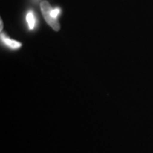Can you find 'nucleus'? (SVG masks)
Instances as JSON below:
<instances>
[{
	"label": "nucleus",
	"mask_w": 153,
	"mask_h": 153,
	"mask_svg": "<svg viewBox=\"0 0 153 153\" xmlns=\"http://www.w3.org/2000/svg\"><path fill=\"white\" fill-rule=\"evenodd\" d=\"M40 8H41L42 14H43V16L44 17V20L49 24V26H50L51 27L53 28L55 32L60 31V23H59L57 19H55V18H54V17L51 16V10L53 9H52L51 5L49 4V2L48 1L42 2L41 4H40Z\"/></svg>",
	"instance_id": "1"
},
{
	"label": "nucleus",
	"mask_w": 153,
	"mask_h": 153,
	"mask_svg": "<svg viewBox=\"0 0 153 153\" xmlns=\"http://www.w3.org/2000/svg\"><path fill=\"white\" fill-rule=\"evenodd\" d=\"M1 40L3 43H4L5 45H7L8 47H10V49H19L21 46H22V44L20 42H17L14 39H11V38L6 37V35L4 33L3 34V32L1 33Z\"/></svg>",
	"instance_id": "2"
},
{
	"label": "nucleus",
	"mask_w": 153,
	"mask_h": 153,
	"mask_svg": "<svg viewBox=\"0 0 153 153\" xmlns=\"http://www.w3.org/2000/svg\"><path fill=\"white\" fill-rule=\"evenodd\" d=\"M27 22L29 29L33 30L34 27H35V24H36V19H35V16H34L33 11H29L27 13Z\"/></svg>",
	"instance_id": "3"
},
{
	"label": "nucleus",
	"mask_w": 153,
	"mask_h": 153,
	"mask_svg": "<svg viewBox=\"0 0 153 153\" xmlns=\"http://www.w3.org/2000/svg\"><path fill=\"white\" fill-rule=\"evenodd\" d=\"M60 10L59 8H55V9H53L52 10H51V16L55 18V19H57V17L59 16V14H60Z\"/></svg>",
	"instance_id": "4"
},
{
	"label": "nucleus",
	"mask_w": 153,
	"mask_h": 153,
	"mask_svg": "<svg viewBox=\"0 0 153 153\" xmlns=\"http://www.w3.org/2000/svg\"><path fill=\"white\" fill-rule=\"evenodd\" d=\"M3 26H4L3 21H2V20H0V31H1V33H2V31H3Z\"/></svg>",
	"instance_id": "5"
}]
</instances>
